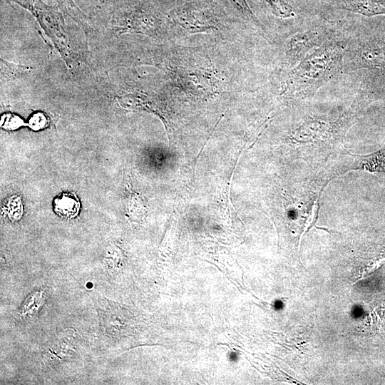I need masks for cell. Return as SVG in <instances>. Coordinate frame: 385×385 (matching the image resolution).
<instances>
[{
    "instance_id": "8",
    "label": "cell",
    "mask_w": 385,
    "mask_h": 385,
    "mask_svg": "<svg viewBox=\"0 0 385 385\" xmlns=\"http://www.w3.org/2000/svg\"><path fill=\"white\" fill-rule=\"evenodd\" d=\"M59 6L70 18L82 29L87 31L91 27L88 18L79 9L73 0H58Z\"/></svg>"
},
{
    "instance_id": "1",
    "label": "cell",
    "mask_w": 385,
    "mask_h": 385,
    "mask_svg": "<svg viewBox=\"0 0 385 385\" xmlns=\"http://www.w3.org/2000/svg\"><path fill=\"white\" fill-rule=\"evenodd\" d=\"M345 49L343 41L327 39L291 71L282 94L294 98L312 96L338 73Z\"/></svg>"
},
{
    "instance_id": "6",
    "label": "cell",
    "mask_w": 385,
    "mask_h": 385,
    "mask_svg": "<svg viewBox=\"0 0 385 385\" xmlns=\"http://www.w3.org/2000/svg\"><path fill=\"white\" fill-rule=\"evenodd\" d=\"M344 7L366 16L385 15V0H343Z\"/></svg>"
},
{
    "instance_id": "9",
    "label": "cell",
    "mask_w": 385,
    "mask_h": 385,
    "mask_svg": "<svg viewBox=\"0 0 385 385\" xmlns=\"http://www.w3.org/2000/svg\"><path fill=\"white\" fill-rule=\"evenodd\" d=\"M277 17L292 18L296 15L294 9L285 0H261Z\"/></svg>"
},
{
    "instance_id": "10",
    "label": "cell",
    "mask_w": 385,
    "mask_h": 385,
    "mask_svg": "<svg viewBox=\"0 0 385 385\" xmlns=\"http://www.w3.org/2000/svg\"><path fill=\"white\" fill-rule=\"evenodd\" d=\"M242 16L255 26L265 29L263 24L253 14L246 0H230Z\"/></svg>"
},
{
    "instance_id": "5",
    "label": "cell",
    "mask_w": 385,
    "mask_h": 385,
    "mask_svg": "<svg viewBox=\"0 0 385 385\" xmlns=\"http://www.w3.org/2000/svg\"><path fill=\"white\" fill-rule=\"evenodd\" d=\"M80 201L73 192H64L56 196L53 201V211L60 217L73 218L80 211Z\"/></svg>"
},
{
    "instance_id": "7",
    "label": "cell",
    "mask_w": 385,
    "mask_h": 385,
    "mask_svg": "<svg viewBox=\"0 0 385 385\" xmlns=\"http://www.w3.org/2000/svg\"><path fill=\"white\" fill-rule=\"evenodd\" d=\"M1 81L6 82L13 81L29 73L32 68L29 66L16 64L0 59Z\"/></svg>"
},
{
    "instance_id": "2",
    "label": "cell",
    "mask_w": 385,
    "mask_h": 385,
    "mask_svg": "<svg viewBox=\"0 0 385 385\" xmlns=\"http://www.w3.org/2000/svg\"><path fill=\"white\" fill-rule=\"evenodd\" d=\"M27 10L37 21L46 35L53 44L67 66L75 61L70 44L64 19L56 6L46 4L43 0H5Z\"/></svg>"
},
{
    "instance_id": "11",
    "label": "cell",
    "mask_w": 385,
    "mask_h": 385,
    "mask_svg": "<svg viewBox=\"0 0 385 385\" xmlns=\"http://www.w3.org/2000/svg\"><path fill=\"white\" fill-rule=\"evenodd\" d=\"M29 125L35 130L44 128L48 125V119L44 113H36L30 118Z\"/></svg>"
},
{
    "instance_id": "3",
    "label": "cell",
    "mask_w": 385,
    "mask_h": 385,
    "mask_svg": "<svg viewBox=\"0 0 385 385\" xmlns=\"http://www.w3.org/2000/svg\"><path fill=\"white\" fill-rule=\"evenodd\" d=\"M325 33L319 29H311L294 34L289 41L285 51L289 65L301 61L313 48L316 49L327 39Z\"/></svg>"
},
{
    "instance_id": "4",
    "label": "cell",
    "mask_w": 385,
    "mask_h": 385,
    "mask_svg": "<svg viewBox=\"0 0 385 385\" xmlns=\"http://www.w3.org/2000/svg\"><path fill=\"white\" fill-rule=\"evenodd\" d=\"M353 59L357 68L385 69V38H372L360 43Z\"/></svg>"
},
{
    "instance_id": "12",
    "label": "cell",
    "mask_w": 385,
    "mask_h": 385,
    "mask_svg": "<svg viewBox=\"0 0 385 385\" xmlns=\"http://www.w3.org/2000/svg\"><path fill=\"white\" fill-rule=\"evenodd\" d=\"M24 124L22 120L14 115L8 114L1 118V127L6 129H16Z\"/></svg>"
}]
</instances>
